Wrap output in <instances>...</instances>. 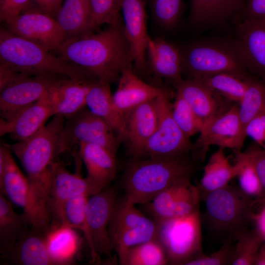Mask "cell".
Wrapping results in <instances>:
<instances>
[{
    "label": "cell",
    "instance_id": "5",
    "mask_svg": "<svg viewBox=\"0 0 265 265\" xmlns=\"http://www.w3.org/2000/svg\"><path fill=\"white\" fill-rule=\"evenodd\" d=\"M253 200L239 186L228 185L207 196L202 221L211 234L223 242L233 239L235 232L253 223Z\"/></svg>",
    "mask_w": 265,
    "mask_h": 265
},
{
    "label": "cell",
    "instance_id": "28",
    "mask_svg": "<svg viewBox=\"0 0 265 265\" xmlns=\"http://www.w3.org/2000/svg\"><path fill=\"white\" fill-rule=\"evenodd\" d=\"M237 170L232 165L224 152V148L219 147L213 153L204 167L202 177L198 186L201 200L204 201L211 192L229 185L236 177Z\"/></svg>",
    "mask_w": 265,
    "mask_h": 265
},
{
    "label": "cell",
    "instance_id": "18",
    "mask_svg": "<svg viewBox=\"0 0 265 265\" xmlns=\"http://www.w3.org/2000/svg\"><path fill=\"white\" fill-rule=\"evenodd\" d=\"M175 86L176 92L188 103L203 126L223 114L233 106L231 105L232 102L198 79H183Z\"/></svg>",
    "mask_w": 265,
    "mask_h": 265
},
{
    "label": "cell",
    "instance_id": "15",
    "mask_svg": "<svg viewBox=\"0 0 265 265\" xmlns=\"http://www.w3.org/2000/svg\"><path fill=\"white\" fill-rule=\"evenodd\" d=\"M233 41L246 70L265 79V18H243Z\"/></svg>",
    "mask_w": 265,
    "mask_h": 265
},
{
    "label": "cell",
    "instance_id": "32",
    "mask_svg": "<svg viewBox=\"0 0 265 265\" xmlns=\"http://www.w3.org/2000/svg\"><path fill=\"white\" fill-rule=\"evenodd\" d=\"M237 243L232 265H254L259 249L265 241L263 236L254 228H242L233 235Z\"/></svg>",
    "mask_w": 265,
    "mask_h": 265
},
{
    "label": "cell",
    "instance_id": "41",
    "mask_svg": "<svg viewBox=\"0 0 265 265\" xmlns=\"http://www.w3.org/2000/svg\"><path fill=\"white\" fill-rule=\"evenodd\" d=\"M152 18L160 27L170 29L180 20L183 0H147Z\"/></svg>",
    "mask_w": 265,
    "mask_h": 265
},
{
    "label": "cell",
    "instance_id": "46",
    "mask_svg": "<svg viewBox=\"0 0 265 265\" xmlns=\"http://www.w3.org/2000/svg\"><path fill=\"white\" fill-rule=\"evenodd\" d=\"M245 133L246 136L251 137L261 148L265 150V110L248 123Z\"/></svg>",
    "mask_w": 265,
    "mask_h": 265
},
{
    "label": "cell",
    "instance_id": "26",
    "mask_svg": "<svg viewBox=\"0 0 265 265\" xmlns=\"http://www.w3.org/2000/svg\"><path fill=\"white\" fill-rule=\"evenodd\" d=\"M86 106L111 127L121 142L125 141L126 136L125 115L113 102L109 84L97 81L88 94Z\"/></svg>",
    "mask_w": 265,
    "mask_h": 265
},
{
    "label": "cell",
    "instance_id": "27",
    "mask_svg": "<svg viewBox=\"0 0 265 265\" xmlns=\"http://www.w3.org/2000/svg\"><path fill=\"white\" fill-rule=\"evenodd\" d=\"M25 215L16 212L12 202L0 193V253L4 255L31 230Z\"/></svg>",
    "mask_w": 265,
    "mask_h": 265
},
{
    "label": "cell",
    "instance_id": "42",
    "mask_svg": "<svg viewBox=\"0 0 265 265\" xmlns=\"http://www.w3.org/2000/svg\"><path fill=\"white\" fill-rule=\"evenodd\" d=\"M72 229L60 226L52 230L48 235V249L58 265L65 264L75 249L76 240Z\"/></svg>",
    "mask_w": 265,
    "mask_h": 265
},
{
    "label": "cell",
    "instance_id": "1",
    "mask_svg": "<svg viewBox=\"0 0 265 265\" xmlns=\"http://www.w3.org/2000/svg\"><path fill=\"white\" fill-rule=\"evenodd\" d=\"M105 29L68 38L57 50L59 57L109 84L118 82L122 72L132 68L133 59L122 17Z\"/></svg>",
    "mask_w": 265,
    "mask_h": 265
},
{
    "label": "cell",
    "instance_id": "45",
    "mask_svg": "<svg viewBox=\"0 0 265 265\" xmlns=\"http://www.w3.org/2000/svg\"><path fill=\"white\" fill-rule=\"evenodd\" d=\"M248 151L253 161L261 186L260 194L253 200L255 209L265 205V150L260 147L252 148Z\"/></svg>",
    "mask_w": 265,
    "mask_h": 265
},
{
    "label": "cell",
    "instance_id": "24",
    "mask_svg": "<svg viewBox=\"0 0 265 265\" xmlns=\"http://www.w3.org/2000/svg\"><path fill=\"white\" fill-rule=\"evenodd\" d=\"M47 234L33 228L1 259L5 264L14 265H56L48 246Z\"/></svg>",
    "mask_w": 265,
    "mask_h": 265
},
{
    "label": "cell",
    "instance_id": "6",
    "mask_svg": "<svg viewBox=\"0 0 265 265\" xmlns=\"http://www.w3.org/2000/svg\"><path fill=\"white\" fill-rule=\"evenodd\" d=\"M65 118L58 114L29 138L17 143L3 144L18 158L27 177L45 180L52 164L61 154L60 142Z\"/></svg>",
    "mask_w": 265,
    "mask_h": 265
},
{
    "label": "cell",
    "instance_id": "13",
    "mask_svg": "<svg viewBox=\"0 0 265 265\" xmlns=\"http://www.w3.org/2000/svg\"><path fill=\"white\" fill-rule=\"evenodd\" d=\"M3 24L10 32L50 52H56L68 38L55 18L31 7Z\"/></svg>",
    "mask_w": 265,
    "mask_h": 265
},
{
    "label": "cell",
    "instance_id": "8",
    "mask_svg": "<svg viewBox=\"0 0 265 265\" xmlns=\"http://www.w3.org/2000/svg\"><path fill=\"white\" fill-rule=\"evenodd\" d=\"M158 239L166 251L168 264L186 265L203 254L200 211L158 222Z\"/></svg>",
    "mask_w": 265,
    "mask_h": 265
},
{
    "label": "cell",
    "instance_id": "7",
    "mask_svg": "<svg viewBox=\"0 0 265 265\" xmlns=\"http://www.w3.org/2000/svg\"><path fill=\"white\" fill-rule=\"evenodd\" d=\"M182 74L186 79H199L230 73L242 78L248 77L232 42L202 41L181 50Z\"/></svg>",
    "mask_w": 265,
    "mask_h": 265
},
{
    "label": "cell",
    "instance_id": "10",
    "mask_svg": "<svg viewBox=\"0 0 265 265\" xmlns=\"http://www.w3.org/2000/svg\"><path fill=\"white\" fill-rule=\"evenodd\" d=\"M82 142L101 146L116 156L121 141L111 127L86 106L66 119L61 137V154Z\"/></svg>",
    "mask_w": 265,
    "mask_h": 265
},
{
    "label": "cell",
    "instance_id": "19",
    "mask_svg": "<svg viewBox=\"0 0 265 265\" xmlns=\"http://www.w3.org/2000/svg\"><path fill=\"white\" fill-rule=\"evenodd\" d=\"M98 80L59 77L46 94L54 115H60L66 119L86 106L88 94Z\"/></svg>",
    "mask_w": 265,
    "mask_h": 265
},
{
    "label": "cell",
    "instance_id": "48",
    "mask_svg": "<svg viewBox=\"0 0 265 265\" xmlns=\"http://www.w3.org/2000/svg\"><path fill=\"white\" fill-rule=\"evenodd\" d=\"M242 11L243 18H265V0H246Z\"/></svg>",
    "mask_w": 265,
    "mask_h": 265
},
{
    "label": "cell",
    "instance_id": "39",
    "mask_svg": "<svg viewBox=\"0 0 265 265\" xmlns=\"http://www.w3.org/2000/svg\"><path fill=\"white\" fill-rule=\"evenodd\" d=\"M239 187L246 194L255 199L260 193L261 186L253 161L248 151L236 153L234 164Z\"/></svg>",
    "mask_w": 265,
    "mask_h": 265
},
{
    "label": "cell",
    "instance_id": "35",
    "mask_svg": "<svg viewBox=\"0 0 265 265\" xmlns=\"http://www.w3.org/2000/svg\"><path fill=\"white\" fill-rule=\"evenodd\" d=\"M190 177L186 176L180 179L158 193L145 204L148 212L154 221L158 222L170 218L176 199L191 183Z\"/></svg>",
    "mask_w": 265,
    "mask_h": 265
},
{
    "label": "cell",
    "instance_id": "2",
    "mask_svg": "<svg viewBox=\"0 0 265 265\" xmlns=\"http://www.w3.org/2000/svg\"><path fill=\"white\" fill-rule=\"evenodd\" d=\"M197 167L188 156L133 158L124 179L125 200L146 204L180 179L191 176Z\"/></svg>",
    "mask_w": 265,
    "mask_h": 265
},
{
    "label": "cell",
    "instance_id": "49",
    "mask_svg": "<svg viewBox=\"0 0 265 265\" xmlns=\"http://www.w3.org/2000/svg\"><path fill=\"white\" fill-rule=\"evenodd\" d=\"M32 0L33 1V5L29 6L28 7L34 8L55 18L64 1V0Z\"/></svg>",
    "mask_w": 265,
    "mask_h": 265
},
{
    "label": "cell",
    "instance_id": "29",
    "mask_svg": "<svg viewBox=\"0 0 265 265\" xmlns=\"http://www.w3.org/2000/svg\"><path fill=\"white\" fill-rule=\"evenodd\" d=\"M240 10L235 0H191L189 21L203 27L221 23Z\"/></svg>",
    "mask_w": 265,
    "mask_h": 265
},
{
    "label": "cell",
    "instance_id": "31",
    "mask_svg": "<svg viewBox=\"0 0 265 265\" xmlns=\"http://www.w3.org/2000/svg\"><path fill=\"white\" fill-rule=\"evenodd\" d=\"M89 197L76 196L64 202L53 222V229L60 226H67L81 231L87 242L90 245V235L86 217V206Z\"/></svg>",
    "mask_w": 265,
    "mask_h": 265
},
{
    "label": "cell",
    "instance_id": "34",
    "mask_svg": "<svg viewBox=\"0 0 265 265\" xmlns=\"http://www.w3.org/2000/svg\"><path fill=\"white\" fill-rule=\"evenodd\" d=\"M247 78L221 73L196 79L225 98L239 104L246 89Z\"/></svg>",
    "mask_w": 265,
    "mask_h": 265
},
{
    "label": "cell",
    "instance_id": "14",
    "mask_svg": "<svg viewBox=\"0 0 265 265\" xmlns=\"http://www.w3.org/2000/svg\"><path fill=\"white\" fill-rule=\"evenodd\" d=\"M105 189L89 196L86 206V217L90 238L89 249L94 262L99 261L102 255L111 257L112 250L108 225L117 200V196L114 189Z\"/></svg>",
    "mask_w": 265,
    "mask_h": 265
},
{
    "label": "cell",
    "instance_id": "44",
    "mask_svg": "<svg viewBox=\"0 0 265 265\" xmlns=\"http://www.w3.org/2000/svg\"><path fill=\"white\" fill-rule=\"evenodd\" d=\"M232 239H229L223 242L216 251L208 255L203 253L186 265H232L235 248Z\"/></svg>",
    "mask_w": 265,
    "mask_h": 265
},
{
    "label": "cell",
    "instance_id": "37",
    "mask_svg": "<svg viewBox=\"0 0 265 265\" xmlns=\"http://www.w3.org/2000/svg\"><path fill=\"white\" fill-rule=\"evenodd\" d=\"M151 219L135 207V205L117 200L108 225L109 238L121 232L144 225Z\"/></svg>",
    "mask_w": 265,
    "mask_h": 265
},
{
    "label": "cell",
    "instance_id": "20",
    "mask_svg": "<svg viewBox=\"0 0 265 265\" xmlns=\"http://www.w3.org/2000/svg\"><path fill=\"white\" fill-rule=\"evenodd\" d=\"M124 115L126 124L124 142L132 158H140L157 126L158 116L155 99L137 106Z\"/></svg>",
    "mask_w": 265,
    "mask_h": 265
},
{
    "label": "cell",
    "instance_id": "12",
    "mask_svg": "<svg viewBox=\"0 0 265 265\" xmlns=\"http://www.w3.org/2000/svg\"><path fill=\"white\" fill-rule=\"evenodd\" d=\"M193 144L195 158L203 161L211 146L228 148L236 153L241 151L246 136L238 115V106L228 110L204 125Z\"/></svg>",
    "mask_w": 265,
    "mask_h": 265
},
{
    "label": "cell",
    "instance_id": "33",
    "mask_svg": "<svg viewBox=\"0 0 265 265\" xmlns=\"http://www.w3.org/2000/svg\"><path fill=\"white\" fill-rule=\"evenodd\" d=\"M123 265H164L168 264L166 251L158 238L128 250L119 260Z\"/></svg>",
    "mask_w": 265,
    "mask_h": 265
},
{
    "label": "cell",
    "instance_id": "16",
    "mask_svg": "<svg viewBox=\"0 0 265 265\" xmlns=\"http://www.w3.org/2000/svg\"><path fill=\"white\" fill-rule=\"evenodd\" d=\"M103 189L86 177L70 172L58 159L51 165V178L48 191L52 223L62 204L73 197H89Z\"/></svg>",
    "mask_w": 265,
    "mask_h": 265
},
{
    "label": "cell",
    "instance_id": "17",
    "mask_svg": "<svg viewBox=\"0 0 265 265\" xmlns=\"http://www.w3.org/2000/svg\"><path fill=\"white\" fill-rule=\"evenodd\" d=\"M146 0H121V12L124 28L130 43L133 66L137 72H143L147 65V30Z\"/></svg>",
    "mask_w": 265,
    "mask_h": 265
},
{
    "label": "cell",
    "instance_id": "52",
    "mask_svg": "<svg viewBox=\"0 0 265 265\" xmlns=\"http://www.w3.org/2000/svg\"><path fill=\"white\" fill-rule=\"evenodd\" d=\"M235 0L237 2L239 8H240L241 10H242L244 7L246 0Z\"/></svg>",
    "mask_w": 265,
    "mask_h": 265
},
{
    "label": "cell",
    "instance_id": "43",
    "mask_svg": "<svg viewBox=\"0 0 265 265\" xmlns=\"http://www.w3.org/2000/svg\"><path fill=\"white\" fill-rule=\"evenodd\" d=\"M172 115L180 129L189 138L199 133L203 127L202 122L188 103L177 92L172 105Z\"/></svg>",
    "mask_w": 265,
    "mask_h": 265
},
{
    "label": "cell",
    "instance_id": "50",
    "mask_svg": "<svg viewBox=\"0 0 265 265\" xmlns=\"http://www.w3.org/2000/svg\"><path fill=\"white\" fill-rule=\"evenodd\" d=\"M253 223L255 228L263 236L265 239V205L258 212H255L253 217Z\"/></svg>",
    "mask_w": 265,
    "mask_h": 265
},
{
    "label": "cell",
    "instance_id": "38",
    "mask_svg": "<svg viewBox=\"0 0 265 265\" xmlns=\"http://www.w3.org/2000/svg\"><path fill=\"white\" fill-rule=\"evenodd\" d=\"M158 238V224L151 222L127 230L110 238L112 249L117 253L119 260L129 249L152 239Z\"/></svg>",
    "mask_w": 265,
    "mask_h": 265
},
{
    "label": "cell",
    "instance_id": "4",
    "mask_svg": "<svg viewBox=\"0 0 265 265\" xmlns=\"http://www.w3.org/2000/svg\"><path fill=\"white\" fill-rule=\"evenodd\" d=\"M4 158L3 175L0 178V193L23 210L32 228L49 234L52 230V216L47 187L40 180L26 177L3 144L0 146Z\"/></svg>",
    "mask_w": 265,
    "mask_h": 265
},
{
    "label": "cell",
    "instance_id": "21",
    "mask_svg": "<svg viewBox=\"0 0 265 265\" xmlns=\"http://www.w3.org/2000/svg\"><path fill=\"white\" fill-rule=\"evenodd\" d=\"M46 94L10 119H0V136L9 134L12 139L21 141L31 136L42 129L49 118L54 115Z\"/></svg>",
    "mask_w": 265,
    "mask_h": 265
},
{
    "label": "cell",
    "instance_id": "9",
    "mask_svg": "<svg viewBox=\"0 0 265 265\" xmlns=\"http://www.w3.org/2000/svg\"><path fill=\"white\" fill-rule=\"evenodd\" d=\"M61 75H28L0 65V119L8 120L43 97Z\"/></svg>",
    "mask_w": 265,
    "mask_h": 265
},
{
    "label": "cell",
    "instance_id": "11",
    "mask_svg": "<svg viewBox=\"0 0 265 265\" xmlns=\"http://www.w3.org/2000/svg\"><path fill=\"white\" fill-rule=\"evenodd\" d=\"M158 121L140 158L188 156L193 144L180 129L172 115L169 92L155 99Z\"/></svg>",
    "mask_w": 265,
    "mask_h": 265
},
{
    "label": "cell",
    "instance_id": "3",
    "mask_svg": "<svg viewBox=\"0 0 265 265\" xmlns=\"http://www.w3.org/2000/svg\"><path fill=\"white\" fill-rule=\"evenodd\" d=\"M0 59L13 71L28 75L51 74L76 80H98L87 71L3 27L0 30Z\"/></svg>",
    "mask_w": 265,
    "mask_h": 265
},
{
    "label": "cell",
    "instance_id": "22",
    "mask_svg": "<svg viewBox=\"0 0 265 265\" xmlns=\"http://www.w3.org/2000/svg\"><path fill=\"white\" fill-rule=\"evenodd\" d=\"M147 65L156 76L176 85L183 80L181 52L164 38L149 37L147 44Z\"/></svg>",
    "mask_w": 265,
    "mask_h": 265
},
{
    "label": "cell",
    "instance_id": "40",
    "mask_svg": "<svg viewBox=\"0 0 265 265\" xmlns=\"http://www.w3.org/2000/svg\"><path fill=\"white\" fill-rule=\"evenodd\" d=\"M90 18L85 34L95 32L104 24L110 25L122 18L121 0H89Z\"/></svg>",
    "mask_w": 265,
    "mask_h": 265
},
{
    "label": "cell",
    "instance_id": "25",
    "mask_svg": "<svg viewBox=\"0 0 265 265\" xmlns=\"http://www.w3.org/2000/svg\"><path fill=\"white\" fill-rule=\"evenodd\" d=\"M79 152L87 169L86 178L102 189L116 175V156L101 146L82 142Z\"/></svg>",
    "mask_w": 265,
    "mask_h": 265
},
{
    "label": "cell",
    "instance_id": "51",
    "mask_svg": "<svg viewBox=\"0 0 265 265\" xmlns=\"http://www.w3.org/2000/svg\"><path fill=\"white\" fill-rule=\"evenodd\" d=\"M254 265H265V241L259 249Z\"/></svg>",
    "mask_w": 265,
    "mask_h": 265
},
{
    "label": "cell",
    "instance_id": "23",
    "mask_svg": "<svg viewBox=\"0 0 265 265\" xmlns=\"http://www.w3.org/2000/svg\"><path fill=\"white\" fill-rule=\"evenodd\" d=\"M118 82L112 99L116 106L124 114L137 106L169 92L165 88L146 83L132 68L124 70Z\"/></svg>",
    "mask_w": 265,
    "mask_h": 265
},
{
    "label": "cell",
    "instance_id": "30",
    "mask_svg": "<svg viewBox=\"0 0 265 265\" xmlns=\"http://www.w3.org/2000/svg\"><path fill=\"white\" fill-rule=\"evenodd\" d=\"M89 0H64L55 19L68 38L85 34L90 18Z\"/></svg>",
    "mask_w": 265,
    "mask_h": 265
},
{
    "label": "cell",
    "instance_id": "36",
    "mask_svg": "<svg viewBox=\"0 0 265 265\" xmlns=\"http://www.w3.org/2000/svg\"><path fill=\"white\" fill-rule=\"evenodd\" d=\"M245 93L239 104L238 115L244 130L255 117L265 110V85L248 77Z\"/></svg>",
    "mask_w": 265,
    "mask_h": 265
},
{
    "label": "cell",
    "instance_id": "47",
    "mask_svg": "<svg viewBox=\"0 0 265 265\" xmlns=\"http://www.w3.org/2000/svg\"><path fill=\"white\" fill-rule=\"evenodd\" d=\"M31 0H0V20L4 23L17 16L29 5Z\"/></svg>",
    "mask_w": 265,
    "mask_h": 265
}]
</instances>
